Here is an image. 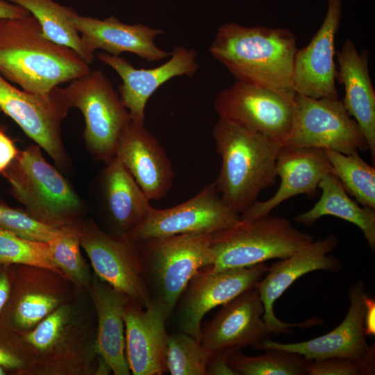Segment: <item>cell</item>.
Returning <instances> with one entry per match:
<instances>
[{
  "instance_id": "35",
  "label": "cell",
  "mask_w": 375,
  "mask_h": 375,
  "mask_svg": "<svg viewBox=\"0 0 375 375\" xmlns=\"http://www.w3.org/2000/svg\"><path fill=\"white\" fill-rule=\"evenodd\" d=\"M61 227L46 224L27 212L0 203V228L22 238L49 242L60 233Z\"/></svg>"
},
{
  "instance_id": "33",
  "label": "cell",
  "mask_w": 375,
  "mask_h": 375,
  "mask_svg": "<svg viewBox=\"0 0 375 375\" xmlns=\"http://www.w3.org/2000/svg\"><path fill=\"white\" fill-rule=\"evenodd\" d=\"M209 352L201 342L181 331L169 335L166 366L172 375H206Z\"/></svg>"
},
{
  "instance_id": "38",
  "label": "cell",
  "mask_w": 375,
  "mask_h": 375,
  "mask_svg": "<svg viewBox=\"0 0 375 375\" xmlns=\"http://www.w3.org/2000/svg\"><path fill=\"white\" fill-rule=\"evenodd\" d=\"M232 350L210 356L206 367V375H237L228 364V356Z\"/></svg>"
},
{
  "instance_id": "18",
  "label": "cell",
  "mask_w": 375,
  "mask_h": 375,
  "mask_svg": "<svg viewBox=\"0 0 375 375\" xmlns=\"http://www.w3.org/2000/svg\"><path fill=\"white\" fill-rule=\"evenodd\" d=\"M367 295L361 281L353 283L349 290L350 303L347 315L337 327L324 335L295 343H281L269 339L256 349H281L297 353L309 360L342 358L360 361L375 350L374 344L368 345L364 331Z\"/></svg>"
},
{
  "instance_id": "20",
  "label": "cell",
  "mask_w": 375,
  "mask_h": 375,
  "mask_svg": "<svg viewBox=\"0 0 375 375\" xmlns=\"http://www.w3.org/2000/svg\"><path fill=\"white\" fill-rule=\"evenodd\" d=\"M126 356L133 375H161L167 371V318L160 303L152 298L144 308L128 299L123 311Z\"/></svg>"
},
{
  "instance_id": "43",
  "label": "cell",
  "mask_w": 375,
  "mask_h": 375,
  "mask_svg": "<svg viewBox=\"0 0 375 375\" xmlns=\"http://www.w3.org/2000/svg\"><path fill=\"white\" fill-rule=\"evenodd\" d=\"M4 368H5V367H3V366H1V365H0V375H4V374H6Z\"/></svg>"
},
{
  "instance_id": "16",
  "label": "cell",
  "mask_w": 375,
  "mask_h": 375,
  "mask_svg": "<svg viewBox=\"0 0 375 375\" xmlns=\"http://www.w3.org/2000/svg\"><path fill=\"white\" fill-rule=\"evenodd\" d=\"M342 6L343 0H328L320 27L306 47L297 50L293 65L295 93L315 99H339L335 87V40Z\"/></svg>"
},
{
  "instance_id": "2",
  "label": "cell",
  "mask_w": 375,
  "mask_h": 375,
  "mask_svg": "<svg viewBox=\"0 0 375 375\" xmlns=\"http://www.w3.org/2000/svg\"><path fill=\"white\" fill-rule=\"evenodd\" d=\"M90 70L73 49L45 38L32 15L0 19V75L22 90L46 94Z\"/></svg>"
},
{
  "instance_id": "36",
  "label": "cell",
  "mask_w": 375,
  "mask_h": 375,
  "mask_svg": "<svg viewBox=\"0 0 375 375\" xmlns=\"http://www.w3.org/2000/svg\"><path fill=\"white\" fill-rule=\"evenodd\" d=\"M375 372V350L355 361L342 358L310 360L306 375H372Z\"/></svg>"
},
{
  "instance_id": "22",
  "label": "cell",
  "mask_w": 375,
  "mask_h": 375,
  "mask_svg": "<svg viewBox=\"0 0 375 375\" xmlns=\"http://www.w3.org/2000/svg\"><path fill=\"white\" fill-rule=\"evenodd\" d=\"M275 169L276 176L281 179L278 190L267 200L256 201L240 215L242 219L269 215L276 207L294 196L314 194L323 177L332 172L325 150L282 146Z\"/></svg>"
},
{
  "instance_id": "40",
  "label": "cell",
  "mask_w": 375,
  "mask_h": 375,
  "mask_svg": "<svg viewBox=\"0 0 375 375\" xmlns=\"http://www.w3.org/2000/svg\"><path fill=\"white\" fill-rule=\"evenodd\" d=\"M364 331L366 336L375 335V301L368 296L365 299Z\"/></svg>"
},
{
  "instance_id": "14",
  "label": "cell",
  "mask_w": 375,
  "mask_h": 375,
  "mask_svg": "<svg viewBox=\"0 0 375 375\" xmlns=\"http://www.w3.org/2000/svg\"><path fill=\"white\" fill-rule=\"evenodd\" d=\"M267 269L265 262L220 271H213L210 265L200 269L190 279L174 310L180 330L200 341L201 321L206 314L254 288Z\"/></svg>"
},
{
  "instance_id": "19",
  "label": "cell",
  "mask_w": 375,
  "mask_h": 375,
  "mask_svg": "<svg viewBox=\"0 0 375 375\" xmlns=\"http://www.w3.org/2000/svg\"><path fill=\"white\" fill-rule=\"evenodd\" d=\"M263 314L258 290L249 289L222 306L202 331L200 342L210 356L246 347L256 349L272 335Z\"/></svg>"
},
{
  "instance_id": "27",
  "label": "cell",
  "mask_w": 375,
  "mask_h": 375,
  "mask_svg": "<svg viewBox=\"0 0 375 375\" xmlns=\"http://www.w3.org/2000/svg\"><path fill=\"white\" fill-rule=\"evenodd\" d=\"M106 164L103 183L112 233L127 235L152 208L151 200L116 156Z\"/></svg>"
},
{
  "instance_id": "12",
  "label": "cell",
  "mask_w": 375,
  "mask_h": 375,
  "mask_svg": "<svg viewBox=\"0 0 375 375\" xmlns=\"http://www.w3.org/2000/svg\"><path fill=\"white\" fill-rule=\"evenodd\" d=\"M240 220L222 199L214 182L188 200L170 208H152L127 236L135 242L190 233L212 234Z\"/></svg>"
},
{
  "instance_id": "30",
  "label": "cell",
  "mask_w": 375,
  "mask_h": 375,
  "mask_svg": "<svg viewBox=\"0 0 375 375\" xmlns=\"http://www.w3.org/2000/svg\"><path fill=\"white\" fill-rule=\"evenodd\" d=\"M240 349H233L228 356V364L237 375H303L310 361L281 349H265L256 356H246Z\"/></svg>"
},
{
  "instance_id": "34",
  "label": "cell",
  "mask_w": 375,
  "mask_h": 375,
  "mask_svg": "<svg viewBox=\"0 0 375 375\" xmlns=\"http://www.w3.org/2000/svg\"><path fill=\"white\" fill-rule=\"evenodd\" d=\"M0 264L34 265L63 274L49 258L48 242L22 238L0 228Z\"/></svg>"
},
{
  "instance_id": "15",
  "label": "cell",
  "mask_w": 375,
  "mask_h": 375,
  "mask_svg": "<svg viewBox=\"0 0 375 375\" xmlns=\"http://www.w3.org/2000/svg\"><path fill=\"white\" fill-rule=\"evenodd\" d=\"M338 243L331 234L325 238L313 240L291 256L274 262L262 278L255 285L264 306L263 320L271 334H292L290 328H308L322 324L318 317L306 322L289 324L280 320L274 312V305L278 299L302 276L317 270L331 272L340 271L342 265L335 257L328 256Z\"/></svg>"
},
{
  "instance_id": "37",
  "label": "cell",
  "mask_w": 375,
  "mask_h": 375,
  "mask_svg": "<svg viewBox=\"0 0 375 375\" xmlns=\"http://www.w3.org/2000/svg\"><path fill=\"white\" fill-rule=\"evenodd\" d=\"M35 363L33 351H15L0 344V365L5 368L31 372Z\"/></svg>"
},
{
  "instance_id": "4",
  "label": "cell",
  "mask_w": 375,
  "mask_h": 375,
  "mask_svg": "<svg viewBox=\"0 0 375 375\" xmlns=\"http://www.w3.org/2000/svg\"><path fill=\"white\" fill-rule=\"evenodd\" d=\"M313 237L285 217L269 215L242 219L210 235L213 271L251 267L283 259L309 244Z\"/></svg>"
},
{
  "instance_id": "39",
  "label": "cell",
  "mask_w": 375,
  "mask_h": 375,
  "mask_svg": "<svg viewBox=\"0 0 375 375\" xmlns=\"http://www.w3.org/2000/svg\"><path fill=\"white\" fill-rule=\"evenodd\" d=\"M18 153L12 140L0 129V172L8 168Z\"/></svg>"
},
{
  "instance_id": "25",
  "label": "cell",
  "mask_w": 375,
  "mask_h": 375,
  "mask_svg": "<svg viewBox=\"0 0 375 375\" xmlns=\"http://www.w3.org/2000/svg\"><path fill=\"white\" fill-rule=\"evenodd\" d=\"M22 267V281L12 312V322L23 333L69 302L72 283L49 269L28 265Z\"/></svg>"
},
{
  "instance_id": "11",
  "label": "cell",
  "mask_w": 375,
  "mask_h": 375,
  "mask_svg": "<svg viewBox=\"0 0 375 375\" xmlns=\"http://www.w3.org/2000/svg\"><path fill=\"white\" fill-rule=\"evenodd\" d=\"M70 108L64 88L37 94L18 89L0 75V109L60 167L67 165L60 128Z\"/></svg>"
},
{
  "instance_id": "8",
  "label": "cell",
  "mask_w": 375,
  "mask_h": 375,
  "mask_svg": "<svg viewBox=\"0 0 375 375\" xmlns=\"http://www.w3.org/2000/svg\"><path fill=\"white\" fill-rule=\"evenodd\" d=\"M65 88L69 105L82 112L84 138L91 153L106 162L115 156L119 138L131 121L111 81L99 69L69 82Z\"/></svg>"
},
{
  "instance_id": "10",
  "label": "cell",
  "mask_w": 375,
  "mask_h": 375,
  "mask_svg": "<svg viewBox=\"0 0 375 375\" xmlns=\"http://www.w3.org/2000/svg\"><path fill=\"white\" fill-rule=\"evenodd\" d=\"M81 247L95 275L131 300L147 307L153 297L138 244L127 235L106 233L94 223L76 224Z\"/></svg>"
},
{
  "instance_id": "42",
  "label": "cell",
  "mask_w": 375,
  "mask_h": 375,
  "mask_svg": "<svg viewBox=\"0 0 375 375\" xmlns=\"http://www.w3.org/2000/svg\"><path fill=\"white\" fill-rule=\"evenodd\" d=\"M11 291V283L8 274H0V313L8 303Z\"/></svg>"
},
{
  "instance_id": "1",
  "label": "cell",
  "mask_w": 375,
  "mask_h": 375,
  "mask_svg": "<svg viewBox=\"0 0 375 375\" xmlns=\"http://www.w3.org/2000/svg\"><path fill=\"white\" fill-rule=\"evenodd\" d=\"M294 35L288 28L245 26L230 22L219 27L209 47L211 56L237 81L269 88L294 97Z\"/></svg>"
},
{
  "instance_id": "23",
  "label": "cell",
  "mask_w": 375,
  "mask_h": 375,
  "mask_svg": "<svg viewBox=\"0 0 375 375\" xmlns=\"http://www.w3.org/2000/svg\"><path fill=\"white\" fill-rule=\"evenodd\" d=\"M72 20L85 44L94 51L102 49L114 56L129 52L149 62L167 58L171 54L155 43V39L165 33L162 29L142 24H125L115 17L100 19L79 15L76 12Z\"/></svg>"
},
{
  "instance_id": "28",
  "label": "cell",
  "mask_w": 375,
  "mask_h": 375,
  "mask_svg": "<svg viewBox=\"0 0 375 375\" xmlns=\"http://www.w3.org/2000/svg\"><path fill=\"white\" fill-rule=\"evenodd\" d=\"M318 188L322 193L317 203L306 212L294 217L295 222L309 227L319 218L331 215L357 226L372 249L375 251V209L359 204L345 191L331 173L325 175Z\"/></svg>"
},
{
  "instance_id": "6",
  "label": "cell",
  "mask_w": 375,
  "mask_h": 375,
  "mask_svg": "<svg viewBox=\"0 0 375 375\" xmlns=\"http://www.w3.org/2000/svg\"><path fill=\"white\" fill-rule=\"evenodd\" d=\"M15 197L35 219L53 226L73 225L82 211L79 197L42 154L39 145L19 151L4 172Z\"/></svg>"
},
{
  "instance_id": "17",
  "label": "cell",
  "mask_w": 375,
  "mask_h": 375,
  "mask_svg": "<svg viewBox=\"0 0 375 375\" xmlns=\"http://www.w3.org/2000/svg\"><path fill=\"white\" fill-rule=\"evenodd\" d=\"M98 58L122 78L119 99L131 120L138 124H144L146 105L158 88L174 77H191L199 68L196 51L183 46L176 47L165 63L150 69H137L125 58L107 53H99Z\"/></svg>"
},
{
  "instance_id": "7",
  "label": "cell",
  "mask_w": 375,
  "mask_h": 375,
  "mask_svg": "<svg viewBox=\"0 0 375 375\" xmlns=\"http://www.w3.org/2000/svg\"><path fill=\"white\" fill-rule=\"evenodd\" d=\"M210 235L181 234L136 242L152 297L161 305L167 319L193 276L212 265Z\"/></svg>"
},
{
  "instance_id": "41",
  "label": "cell",
  "mask_w": 375,
  "mask_h": 375,
  "mask_svg": "<svg viewBox=\"0 0 375 375\" xmlns=\"http://www.w3.org/2000/svg\"><path fill=\"white\" fill-rule=\"evenodd\" d=\"M30 15L23 7L8 1L0 0V19L22 17Z\"/></svg>"
},
{
  "instance_id": "24",
  "label": "cell",
  "mask_w": 375,
  "mask_h": 375,
  "mask_svg": "<svg viewBox=\"0 0 375 375\" xmlns=\"http://www.w3.org/2000/svg\"><path fill=\"white\" fill-rule=\"evenodd\" d=\"M335 55L339 65L336 80L344 88L342 101L358 124L374 165L375 91L369 71V51H358L354 43L347 39Z\"/></svg>"
},
{
  "instance_id": "3",
  "label": "cell",
  "mask_w": 375,
  "mask_h": 375,
  "mask_svg": "<svg viewBox=\"0 0 375 375\" xmlns=\"http://www.w3.org/2000/svg\"><path fill=\"white\" fill-rule=\"evenodd\" d=\"M221 167L214 181L223 201L241 215L275 184L280 142L219 117L212 130Z\"/></svg>"
},
{
  "instance_id": "32",
  "label": "cell",
  "mask_w": 375,
  "mask_h": 375,
  "mask_svg": "<svg viewBox=\"0 0 375 375\" xmlns=\"http://www.w3.org/2000/svg\"><path fill=\"white\" fill-rule=\"evenodd\" d=\"M48 244L50 260L63 276L77 288L89 287L92 277L81 253L76 224L62 226Z\"/></svg>"
},
{
  "instance_id": "31",
  "label": "cell",
  "mask_w": 375,
  "mask_h": 375,
  "mask_svg": "<svg viewBox=\"0 0 375 375\" xmlns=\"http://www.w3.org/2000/svg\"><path fill=\"white\" fill-rule=\"evenodd\" d=\"M333 174L359 204L375 209V169L358 154L325 150Z\"/></svg>"
},
{
  "instance_id": "5",
  "label": "cell",
  "mask_w": 375,
  "mask_h": 375,
  "mask_svg": "<svg viewBox=\"0 0 375 375\" xmlns=\"http://www.w3.org/2000/svg\"><path fill=\"white\" fill-rule=\"evenodd\" d=\"M75 306L67 302L21 333L35 356L30 374H94L95 336Z\"/></svg>"
},
{
  "instance_id": "26",
  "label": "cell",
  "mask_w": 375,
  "mask_h": 375,
  "mask_svg": "<svg viewBox=\"0 0 375 375\" xmlns=\"http://www.w3.org/2000/svg\"><path fill=\"white\" fill-rule=\"evenodd\" d=\"M89 288L97 316L96 353L114 374L128 375L123 311L129 298L96 275L91 278Z\"/></svg>"
},
{
  "instance_id": "29",
  "label": "cell",
  "mask_w": 375,
  "mask_h": 375,
  "mask_svg": "<svg viewBox=\"0 0 375 375\" xmlns=\"http://www.w3.org/2000/svg\"><path fill=\"white\" fill-rule=\"evenodd\" d=\"M26 9L39 22L43 35L51 41L76 52L88 65L94 51L83 40L72 20L76 12L53 0H7Z\"/></svg>"
},
{
  "instance_id": "13",
  "label": "cell",
  "mask_w": 375,
  "mask_h": 375,
  "mask_svg": "<svg viewBox=\"0 0 375 375\" xmlns=\"http://www.w3.org/2000/svg\"><path fill=\"white\" fill-rule=\"evenodd\" d=\"M294 98L236 81L219 92L214 108L219 117L281 143L292 124Z\"/></svg>"
},
{
  "instance_id": "21",
  "label": "cell",
  "mask_w": 375,
  "mask_h": 375,
  "mask_svg": "<svg viewBox=\"0 0 375 375\" xmlns=\"http://www.w3.org/2000/svg\"><path fill=\"white\" fill-rule=\"evenodd\" d=\"M115 156L151 201L161 199L172 188L171 162L144 124L129 122L119 138Z\"/></svg>"
},
{
  "instance_id": "9",
  "label": "cell",
  "mask_w": 375,
  "mask_h": 375,
  "mask_svg": "<svg viewBox=\"0 0 375 375\" xmlns=\"http://www.w3.org/2000/svg\"><path fill=\"white\" fill-rule=\"evenodd\" d=\"M284 147L317 148L344 154L369 150L364 135L342 100L295 94L290 131Z\"/></svg>"
}]
</instances>
